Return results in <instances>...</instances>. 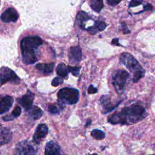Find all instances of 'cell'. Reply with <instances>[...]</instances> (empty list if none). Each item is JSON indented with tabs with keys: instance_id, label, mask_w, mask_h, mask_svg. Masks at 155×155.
<instances>
[{
	"instance_id": "cell-1",
	"label": "cell",
	"mask_w": 155,
	"mask_h": 155,
	"mask_svg": "<svg viewBox=\"0 0 155 155\" xmlns=\"http://www.w3.org/2000/svg\"><path fill=\"white\" fill-rule=\"evenodd\" d=\"M147 116L146 109L140 104H133L122 108L108 117L111 124L131 125L143 120Z\"/></svg>"
},
{
	"instance_id": "cell-2",
	"label": "cell",
	"mask_w": 155,
	"mask_h": 155,
	"mask_svg": "<svg viewBox=\"0 0 155 155\" xmlns=\"http://www.w3.org/2000/svg\"><path fill=\"white\" fill-rule=\"evenodd\" d=\"M43 43L42 39L39 36H27L21 42L22 61L26 64L35 63L37 57L35 50Z\"/></svg>"
},
{
	"instance_id": "cell-3",
	"label": "cell",
	"mask_w": 155,
	"mask_h": 155,
	"mask_svg": "<svg viewBox=\"0 0 155 155\" xmlns=\"http://www.w3.org/2000/svg\"><path fill=\"white\" fill-rule=\"evenodd\" d=\"M120 62L133 73L132 80L134 82H137L144 76L145 73V70L130 53H123L120 55Z\"/></svg>"
},
{
	"instance_id": "cell-4",
	"label": "cell",
	"mask_w": 155,
	"mask_h": 155,
	"mask_svg": "<svg viewBox=\"0 0 155 155\" xmlns=\"http://www.w3.org/2000/svg\"><path fill=\"white\" fill-rule=\"evenodd\" d=\"M129 78V73L124 70H117L113 73L111 83L117 93L120 94L123 92Z\"/></svg>"
},
{
	"instance_id": "cell-5",
	"label": "cell",
	"mask_w": 155,
	"mask_h": 155,
	"mask_svg": "<svg viewBox=\"0 0 155 155\" xmlns=\"http://www.w3.org/2000/svg\"><path fill=\"white\" fill-rule=\"evenodd\" d=\"M79 97V91L73 88H62L58 93V101L61 104H65L68 105L74 104L78 101Z\"/></svg>"
},
{
	"instance_id": "cell-6",
	"label": "cell",
	"mask_w": 155,
	"mask_h": 155,
	"mask_svg": "<svg viewBox=\"0 0 155 155\" xmlns=\"http://www.w3.org/2000/svg\"><path fill=\"white\" fill-rule=\"evenodd\" d=\"M7 82L17 84L20 82V79L11 69L3 67L0 68V86Z\"/></svg>"
},
{
	"instance_id": "cell-7",
	"label": "cell",
	"mask_w": 155,
	"mask_h": 155,
	"mask_svg": "<svg viewBox=\"0 0 155 155\" xmlns=\"http://www.w3.org/2000/svg\"><path fill=\"white\" fill-rule=\"evenodd\" d=\"M16 150V154L20 155H35L37 151L36 148L27 140L20 142L17 145Z\"/></svg>"
},
{
	"instance_id": "cell-8",
	"label": "cell",
	"mask_w": 155,
	"mask_h": 155,
	"mask_svg": "<svg viewBox=\"0 0 155 155\" xmlns=\"http://www.w3.org/2000/svg\"><path fill=\"white\" fill-rule=\"evenodd\" d=\"M100 102L103 107V113L105 114L114 110L117 107V106L120 103L121 101L117 103L113 104V102H111V98L109 96L103 95L100 99Z\"/></svg>"
},
{
	"instance_id": "cell-9",
	"label": "cell",
	"mask_w": 155,
	"mask_h": 155,
	"mask_svg": "<svg viewBox=\"0 0 155 155\" xmlns=\"http://www.w3.org/2000/svg\"><path fill=\"white\" fill-rule=\"evenodd\" d=\"M18 18V13L14 8L12 7L5 10L1 15V19L4 22H16Z\"/></svg>"
},
{
	"instance_id": "cell-10",
	"label": "cell",
	"mask_w": 155,
	"mask_h": 155,
	"mask_svg": "<svg viewBox=\"0 0 155 155\" xmlns=\"http://www.w3.org/2000/svg\"><path fill=\"white\" fill-rule=\"evenodd\" d=\"M48 127L45 124H39L33 134V139L36 143H39L42 139L45 138L48 133Z\"/></svg>"
},
{
	"instance_id": "cell-11",
	"label": "cell",
	"mask_w": 155,
	"mask_h": 155,
	"mask_svg": "<svg viewBox=\"0 0 155 155\" xmlns=\"http://www.w3.org/2000/svg\"><path fill=\"white\" fill-rule=\"evenodd\" d=\"M13 103V99L10 96H0V114L8 111Z\"/></svg>"
},
{
	"instance_id": "cell-12",
	"label": "cell",
	"mask_w": 155,
	"mask_h": 155,
	"mask_svg": "<svg viewBox=\"0 0 155 155\" xmlns=\"http://www.w3.org/2000/svg\"><path fill=\"white\" fill-rule=\"evenodd\" d=\"M33 99L34 94L30 91H28L26 94L18 99V101L24 108H25V110H30L33 105Z\"/></svg>"
},
{
	"instance_id": "cell-13",
	"label": "cell",
	"mask_w": 155,
	"mask_h": 155,
	"mask_svg": "<svg viewBox=\"0 0 155 155\" xmlns=\"http://www.w3.org/2000/svg\"><path fill=\"white\" fill-rule=\"evenodd\" d=\"M68 58L71 62H78L82 58V50L79 46L72 47L68 51Z\"/></svg>"
},
{
	"instance_id": "cell-14",
	"label": "cell",
	"mask_w": 155,
	"mask_h": 155,
	"mask_svg": "<svg viewBox=\"0 0 155 155\" xmlns=\"http://www.w3.org/2000/svg\"><path fill=\"white\" fill-rule=\"evenodd\" d=\"M45 155H62L60 147L54 142L49 141L45 145Z\"/></svg>"
},
{
	"instance_id": "cell-15",
	"label": "cell",
	"mask_w": 155,
	"mask_h": 155,
	"mask_svg": "<svg viewBox=\"0 0 155 155\" xmlns=\"http://www.w3.org/2000/svg\"><path fill=\"white\" fill-rule=\"evenodd\" d=\"M12 138V132L6 128L0 129V147L8 143Z\"/></svg>"
},
{
	"instance_id": "cell-16",
	"label": "cell",
	"mask_w": 155,
	"mask_h": 155,
	"mask_svg": "<svg viewBox=\"0 0 155 155\" xmlns=\"http://www.w3.org/2000/svg\"><path fill=\"white\" fill-rule=\"evenodd\" d=\"M106 23H105L104 21H94L93 25L88 28L87 30L91 34V35H94L96 33L99 31H101L104 30L105 27H107Z\"/></svg>"
},
{
	"instance_id": "cell-17",
	"label": "cell",
	"mask_w": 155,
	"mask_h": 155,
	"mask_svg": "<svg viewBox=\"0 0 155 155\" xmlns=\"http://www.w3.org/2000/svg\"><path fill=\"white\" fill-rule=\"evenodd\" d=\"M54 67V63L38 64L36 65V69L44 74H49L53 72Z\"/></svg>"
},
{
	"instance_id": "cell-18",
	"label": "cell",
	"mask_w": 155,
	"mask_h": 155,
	"mask_svg": "<svg viewBox=\"0 0 155 155\" xmlns=\"http://www.w3.org/2000/svg\"><path fill=\"white\" fill-rule=\"evenodd\" d=\"M69 68L68 66L66 65L64 63L59 64L56 68V72L58 75H59L61 78H67L68 74L69 73Z\"/></svg>"
},
{
	"instance_id": "cell-19",
	"label": "cell",
	"mask_w": 155,
	"mask_h": 155,
	"mask_svg": "<svg viewBox=\"0 0 155 155\" xmlns=\"http://www.w3.org/2000/svg\"><path fill=\"white\" fill-rule=\"evenodd\" d=\"M21 113V107L16 106L14 110H13L12 113L10 114L7 115L4 117H3V120L5 121H9V120H12L13 119H14L15 117H18Z\"/></svg>"
},
{
	"instance_id": "cell-20",
	"label": "cell",
	"mask_w": 155,
	"mask_h": 155,
	"mask_svg": "<svg viewBox=\"0 0 155 155\" xmlns=\"http://www.w3.org/2000/svg\"><path fill=\"white\" fill-rule=\"evenodd\" d=\"M91 8L96 12H100L104 7V4L102 1L93 0L90 1Z\"/></svg>"
},
{
	"instance_id": "cell-21",
	"label": "cell",
	"mask_w": 155,
	"mask_h": 155,
	"mask_svg": "<svg viewBox=\"0 0 155 155\" xmlns=\"http://www.w3.org/2000/svg\"><path fill=\"white\" fill-rule=\"evenodd\" d=\"M90 17L88 15V14L84 12H80L78 13L77 16H76V19L77 21L79 24V25H80L81 24H82V23H84V22L90 19Z\"/></svg>"
},
{
	"instance_id": "cell-22",
	"label": "cell",
	"mask_w": 155,
	"mask_h": 155,
	"mask_svg": "<svg viewBox=\"0 0 155 155\" xmlns=\"http://www.w3.org/2000/svg\"><path fill=\"white\" fill-rule=\"evenodd\" d=\"M91 135L93 137H94L95 139H97V140L103 139L105 137V133L102 130H98V129L93 130L91 133Z\"/></svg>"
},
{
	"instance_id": "cell-23",
	"label": "cell",
	"mask_w": 155,
	"mask_h": 155,
	"mask_svg": "<svg viewBox=\"0 0 155 155\" xmlns=\"http://www.w3.org/2000/svg\"><path fill=\"white\" fill-rule=\"evenodd\" d=\"M31 115L35 120L38 119L42 116V111L41 108H39L38 107H33L31 108Z\"/></svg>"
},
{
	"instance_id": "cell-24",
	"label": "cell",
	"mask_w": 155,
	"mask_h": 155,
	"mask_svg": "<svg viewBox=\"0 0 155 155\" xmlns=\"http://www.w3.org/2000/svg\"><path fill=\"white\" fill-rule=\"evenodd\" d=\"M61 107V104H51L48 107V111L52 114H56L60 111Z\"/></svg>"
},
{
	"instance_id": "cell-25",
	"label": "cell",
	"mask_w": 155,
	"mask_h": 155,
	"mask_svg": "<svg viewBox=\"0 0 155 155\" xmlns=\"http://www.w3.org/2000/svg\"><path fill=\"white\" fill-rule=\"evenodd\" d=\"M64 80L63 78L61 77H56L54 78L51 82V85L54 87H56L58 86L59 85L61 84L63 82Z\"/></svg>"
},
{
	"instance_id": "cell-26",
	"label": "cell",
	"mask_w": 155,
	"mask_h": 155,
	"mask_svg": "<svg viewBox=\"0 0 155 155\" xmlns=\"http://www.w3.org/2000/svg\"><path fill=\"white\" fill-rule=\"evenodd\" d=\"M69 68V70L75 76H78L79 73V71L81 69L80 67H70L68 66Z\"/></svg>"
},
{
	"instance_id": "cell-27",
	"label": "cell",
	"mask_w": 155,
	"mask_h": 155,
	"mask_svg": "<svg viewBox=\"0 0 155 155\" xmlns=\"http://www.w3.org/2000/svg\"><path fill=\"white\" fill-rule=\"evenodd\" d=\"M120 27H121V30L122 31V32H123L124 34H127V33H130V30H128V28H127V25L125 24V23L122 22V23H121V25H120Z\"/></svg>"
},
{
	"instance_id": "cell-28",
	"label": "cell",
	"mask_w": 155,
	"mask_h": 155,
	"mask_svg": "<svg viewBox=\"0 0 155 155\" xmlns=\"http://www.w3.org/2000/svg\"><path fill=\"white\" fill-rule=\"evenodd\" d=\"M142 1H131L129 3V7H134L140 5Z\"/></svg>"
},
{
	"instance_id": "cell-29",
	"label": "cell",
	"mask_w": 155,
	"mask_h": 155,
	"mask_svg": "<svg viewBox=\"0 0 155 155\" xmlns=\"http://www.w3.org/2000/svg\"><path fill=\"white\" fill-rule=\"evenodd\" d=\"M88 93L90 94H93V93H96L97 91V89L94 87L93 85H90L88 88Z\"/></svg>"
},
{
	"instance_id": "cell-30",
	"label": "cell",
	"mask_w": 155,
	"mask_h": 155,
	"mask_svg": "<svg viewBox=\"0 0 155 155\" xmlns=\"http://www.w3.org/2000/svg\"><path fill=\"white\" fill-rule=\"evenodd\" d=\"M120 1H114V0H107V2L110 5H112V6H114L117 4H118Z\"/></svg>"
},
{
	"instance_id": "cell-31",
	"label": "cell",
	"mask_w": 155,
	"mask_h": 155,
	"mask_svg": "<svg viewBox=\"0 0 155 155\" xmlns=\"http://www.w3.org/2000/svg\"><path fill=\"white\" fill-rule=\"evenodd\" d=\"M152 8H153V6L151 5V4H147V5H145L143 6V12L147 11V10H152Z\"/></svg>"
},
{
	"instance_id": "cell-32",
	"label": "cell",
	"mask_w": 155,
	"mask_h": 155,
	"mask_svg": "<svg viewBox=\"0 0 155 155\" xmlns=\"http://www.w3.org/2000/svg\"><path fill=\"white\" fill-rule=\"evenodd\" d=\"M118 41H119L118 38H114L111 41V44H114V45H117V46H120V44H119Z\"/></svg>"
},
{
	"instance_id": "cell-33",
	"label": "cell",
	"mask_w": 155,
	"mask_h": 155,
	"mask_svg": "<svg viewBox=\"0 0 155 155\" xmlns=\"http://www.w3.org/2000/svg\"><path fill=\"white\" fill-rule=\"evenodd\" d=\"M91 155H98V154H91Z\"/></svg>"
},
{
	"instance_id": "cell-34",
	"label": "cell",
	"mask_w": 155,
	"mask_h": 155,
	"mask_svg": "<svg viewBox=\"0 0 155 155\" xmlns=\"http://www.w3.org/2000/svg\"><path fill=\"white\" fill-rule=\"evenodd\" d=\"M15 155H20V154H16Z\"/></svg>"
},
{
	"instance_id": "cell-35",
	"label": "cell",
	"mask_w": 155,
	"mask_h": 155,
	"mask_svg": "<svg viewBox=\"0 0 155 155\" xmlns=\"http://www.w3.org/2000/svg\"><path fill=\"white\" fill-rule=\"evenodd\" d=\"M150 155H155V154H150Z\"/></svg>"
}]
</instances>
